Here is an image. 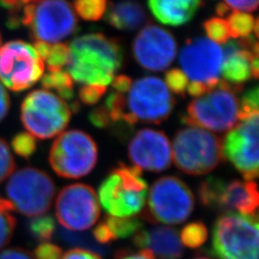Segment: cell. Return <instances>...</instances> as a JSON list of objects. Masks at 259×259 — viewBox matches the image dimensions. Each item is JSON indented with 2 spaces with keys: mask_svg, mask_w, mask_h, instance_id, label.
I'll return each mask as SVG.
<instances>
[{
  "mask_svg": "<svg viewBox=\"0 0 259 259\" xmlns=\"http://www.w3.org/2000/svg\"><path fill=\"white\" fill-rule=\"evenodd\" d=\"M258 217L227 212L214 224L211 252L218 259H258Z\"/></svg>",
  "mask_w": 259,
  "mask_h": 259,
  "instance_id": "obj_5",
  "label": "cell"
},
{
  "mask_svg": "<svg viewBox=\"0 0 259 259\" xmlns=\"http://www.w3.org/2000/svg\"><path fill=\"white\" fill-rule=\"evenodd\" d=\"M255 21L256 19L249 14L242 13L238 11L232 12L227 21L230 28L231 37L234 38L236 37L246 38L250 37V34L253 31Z\"/></svg>",
  "mask_w": 259,
  "mask_h": 259,
  "instance_id": "obj_28",
  "label": "cell"
},
{
  "mask_svg": "<svg viewBox=\"0 0 259 259\" xmlns=\"http://www.w3.org/2000/svg\"><path fill=\"white\" fill-rule=\"evenodd\" d=\"M194 205V195L185 182L178 177H162L152 185L142 217L153 224L179 225L188 219Z\"/></svg>",
  "mask_w": 259,
  "mask_h": 259,
  "instance_id": "obj_11",
  "label": "cell"
},
{
  "mask_svg": "<svg viewBox=\"0 0 259 259\" xmlns=\"http://www.w3.org/2000/svg\"><path fill=\"white\" fill-rule=\"evenodd\" d=\"M194 259H209V258H205V257H197V258Z\"/></svg>",
  "mask_w": 259,
  "mask_h": 259,
  "instance_id": "obj_47",
  "label": "cell"
},
{
  "mask_svg": "<svg viewBox=\"0 0 259 259\" xmlns=\"http://www.w3.org/2000/svg\"><path fill=\"white\" fill-rule=\"evenodd\" d=\"M10 105H11V101H10L9 94L2 85V83H0V121L3 120L8 114Z\"/></svg>",
  "mask_w": 259,
  "mask_h": 259,
  "instance_id": "obj_44",
  "label": "cell"
},
{
  "mask_svg": "<svg viewBox=\"0 0 259 259\" xmlns=\"http://www.w3.org/2000/svg\"><path fill=\"white\" fill-rule=\"evenodd\" d=\"M56 216L64 228L72 232L92 228L100 216V204L94 189L84 184L64 187L56 200Z\"/></svg>",
  "mask_w": 259,
  "mask_h": 259,
  "instance_id": "obj_14",
  "label": "cell"
},
{
  "mask_svg": "<svg viewBox=\"0 0 259 259\" xmlns=\"http://www.w3.org/2000/svg\"><path fill=\"white\" fill-rule=\"evenodd\" d=\"M106 19L112 27L121 31H133L148 22L145 10L135 0H122L111 4Z\"/></svg>",
  "mask_w": 259,
  "mask_h": 259,
  "instance_id": "obj_22",
  "label": "cell"
},
{
  "mask_svg": "<svg viewBox=\"0 0 259 259\" xmlns=\"http://www.w3.org/2000/svg\"><path fill=\"white\" fill-rule=\"evenodd\" d=\"M35 1H38V0H21L22 4H23V3H24V4H29V3H33V2H35Z\"/></svg>",
  "mask_w": 259,
  "mask_h": 259,
  "instance_id": "obj_46",
  "label": "cell"
},
{
  "mask_svg": "<svg viewBox=\"0 0 259 259\" xmlns=\"http://www.w3.org/2000/svg\"><path fill=\"white\" fill-rule=\"evenodd\" d=\"M61 259H103L99 254L82 249H72L67 250Z\"/></svg>",
  "mask_w": 259,
  "mask_h": 259,
  "instance_id": "obj_39",
  "label": "cell"
},
{
  "mask_svg": "<svg viewBox=\"0 0 259 259\" xmlns=\"http://www.w3.org/2000/svg\"><path fill=\"white\" fill-rule=\"evenodd\" d=\"M129 126L138 122L160 124L172 113L175 100L165 83L154 76L140 78L132 83L125 93Z\"/></svg>",
  "mask_w": 259,
  "mask_h": 259,
  "instance_id": "obj_9",
  "label": "cell"
},
{
  "mask_svg": "<svg viewBox=\"0 0 259 259\" xmlns=\"http://www.w3.org/2000/svg\"><path fill=\"white\" fill-rule=\"evenodd\" d=\"M202 5V0H148L149 8L154 17L170 26L187 23Z\"/></svg>",
  "mask_w": 259,
  "mask_h": 259,
  "instance_id": "obj_21",
  "label": "cell"
},
{
  "mask_svg": "<svg viewBox=\"0 0 259 259\" xmlns=\"http://www.w3.org/2000/svg\"><path fill=\"white\" fill-rule=\"evenodd\" d=\"M27 230L30 236L37 242H49L55 233V220L50 215L36 216L27 223Z\"/></svg>",
  "mask_w": 259,
  "mask_h": 259,
  "instance_id": "obj_26",
  "label": "cell"
},
{
  "mask_svg": "<svg viewBox=\"0 0 259 259\" xmlns=\"http://www.w3.org/2000/svg\"><path fill=\"white\" fill-rule=\"evenodd\" d=\"M225 45L223 76L225 81L241 85L252 77L251 64L255 58H258V42L249 37L239 41L229 40Z\"/></svg>",
  "mask_w": 259,
  "mask_h": 259,
  "instance_id": "obj_19",
  "label": "cell"
},
{
  "mask_svg": "<svg viewBox=\"0 0 259 259\" xmlns=\"http://www.w3.org/2000/svg\"><path fill=\"white\" fill-rule=\"evenodd\" d=\"M55 191L51 177L34 167H24L13 172L6 185V194L14 209L28 217L47 212Z\"/></svg>",
  "mask_w": 259,
  "mask_h": 259,
  "instance_id": "obj_8",
  "label": "cell"
},
{
  "mask_svg": "<svg viewBox=\"0 0 259 259\" xmlns=\"http://www.w3.org/2000/svg\"><path fill=\"white\" fill-rule=\"evenodd\" d=\"M12 148L20 157L29 158L37 151V141L29 133H19L12 139Z\"/></svg>",
  "mask_w": 259,
  "mask_h": 259,
  "instance_id": "obj_32",
  "label": "cell"
},
{
  "mask_svg": "<svg viewBox=\"0 0 259 259\" xmlns=\"http://www.w3.org/2000/svg\"><path fill=\"white\" fill-rule=\"evenodd\" d=\"M207 238V229L204 223L193 222L188 224L182 230L180 239L185 247L197 249L201 247Z\"/></svg>",
  "mask_w": 259,
  "mask_h": 259,
  "instance_id": "obj_29",
  "label": "cell"
},
{
  "mask_svg": "<svg viewBox=\"0 0 259 259\" xmlns=\"http://www.w3.org/2000/svg\"><path fill=\"white\" fill-rule=\"evenodd\" d=\"M20 22L31 30L36 41L58 42L74 34L78 21L72 7L65 0H38L22 9Z\"/></svg>",
  "mask_w": 259,
  "mask_h": 259,
  "instance_id": "obj_7",
  "label": "cell"
},
{
  "mask_svg": "<svg viewBox=\"0 0 259 259\" xmlns=\"http://www.w3.org/2000/svg\"><path fill=\"white\" fill-rule=\"evenodd\" d=\"M133 55L138 64L147 70H165L176 58V39L165 29L148 25L135 37Z\"/></svg>",
  "mask_w": 259,
  "mask_h": 259,
  "instance_id": "obj_17",
  "label": "cell"
},
{
  "mask_svg": "<svg viewBox=\"0 0 259 259\" xmlns=\"http://www.w3.org/2000/svg\"><path fill=\"white\" fill-rule=\"evenodd\" d=\"M13 210L9 201L0 197V250L9 244L17 227V219L11 213Z\"/></svg>",
  "mask_w": 259,
  "mask_h": 259,
  "instance_id": "obj_27",
  "label": "cell"
},
{
  "mask_svg": "<svg viewBox=\"0 0 259 259\" xmlns=\"http://www.w3.org/2000/svg\"><path fill=\"white\" fill-rule=\"evenodd\" d=\"M41 84L45 90H54L64 100H72L74 97L73 80L64 70L48 71L42 77Z\"/></svg>",
  "mask_w": 259,
  "mask_h": 259,
  "instance_id": "obj_24",
  "label": "cell"
},
{
  "mask_svg": "<svg viewBox=\"0 0 259 259\" xmlns=\"http://www.w3.org/2000/svg\"><path fill=\"white\" fill-rule=\"evenodd\" d=\"M165 84L169 91L171 90L173 93H176L177 95L185 97V92L189 83L187 77L182 70L178 68H173L169 70L165 74Z\"/></svg>",
  "mask_w": 259,
  "mask_h": 259,
  "instance_id": "obj_35",
  "label": "cell"
},
{
  "mask_svg": "<svg viewBox=\"0 0 259 259\" xmlns=\"http://www.w3.org/2000/svg\"><path fill=\"white\" fill-rule=\"evenodd\" d=\"M62 253V249L58 245L50 242H42L34 251V258L61 259Z\"/></svg>",
  "mask_w": 259,
  "mask_h": 259,
  "instance_id": "obj_38",
  "label": "cell"
},
{
  "mask_svg": "<svg viewBox=\"0 0 259 259\" xmlns=\"http://www.w3.org/2000/svg\"><path fill=\"white\" fill-rule=\"evenodd\" d=\"M115 259H156L151 251L140 250L139 252H130L127 250H120L116 253Z\"/></svg>",
  "mask_w": 259,
  "mask_h": 259,
  "instance_id": "obj_43",
  "label": "cell"
},
{
  "mask_svg": "<svg viewBox=\"0 0 259 259\" xmlns=\"http://www.w3.org/2000/svg\"><path fill=\"white\" fill-rule=\"evenodd\" d=\"M16 162L7 142L0 138V184L12 175Z\"/></svg>",
  "mask_w": 259,
  "mask_h": 259,
  "instance_id": "obj_36",
  "label": "cell"
},
{
  "mask_svg": "<svg viewBox=\"0 0 259 259\" xmlns=\"http://www.w3.org/2000/svg\"><path fill=\"white\" fill-rule=\"evenodd\" d=\"M69 59V48L65 44H57L51 46L50 52L45 60L47 62L48 71L62 70L67 65Z\"/></svg>",
  "mask_w": 259,
  "mask_h": 259,
  "instance_id": "obj_33",
  "label": "cell"
},
{
  "mask_svg": "<svg viewBox=\"0 0 259 259\" xmlns=\"http://www.w3.org/2000/svg\"><path fill=\"white\" fill-rule=\"evenodd\" d=\"M57 235L59 240L62 241L63 243L67 244L69 246H74L76 249L90 250L99 255L107 254L109 251V248L107 246L99 244L90 234H83L80 232L60 229L58 231Z\"/></svg>",
  "mask_w": 259,
  "mask_h": 259,
  "instance_id": "obj_23",
  "label": "cell"
},
{
  "mask_svg": "<svg viewBox=\"0 0 259 259\" xmlns=\"http://www.w3.org/2000/svg\"><path fill=\"white\" fill-rule=\"evenodd\" d=\"M200 202L204 206L226 212L257 215L258 191L254 181H225L209 177L199 186Z\"/></svg>",
  "mask_w": 259,
  "mask_h": 259,
  "instance_id": "obj_12",
  "label": "cell"
},
{
  "mask_svg": "<svg viewBox=\"0 0 259 259\" xmlns=\"http://www.w3.org/2000/svg\"><path fill=\"white\" fill-rule=\"evenodd\" d=\"M0 259H35L28 250L21 248H11L0 252Z\"/></svg>",
  "mask_w": 259,
  "mask_h": 259,
  "instance_id": "obj_41",
  "label": "cell"
},
{
  "mask_svg": "<svg viewBox=\"0 0 259 259\" xmlns=\"http://www.w3.org/2000/svg\"><path fill=\"white\" fill-rule=\"evenodd\" d=\"M204 29L207 37L218 44H226L232 37L228 22L222 19H207L204 22Z\"/></svg>",
  "mask_w": 259,
  "mask_h": 259,
  "instance_id": "obj_31",
  "label": "cell"
},
{
  "mask_svg": "<svg viewBox=\"0 0 259 259\" xmlns=\"http://www.w3.org/2000/svg\"><path fill=\"white\" fill-rule=\"evenodd\" d=\"M172 156L181 171L187 175L202 176L221 163L222 140L206 130L187 126L177 133Z\"/></svg>",
  "mask_w": 259,
  "mask_h": 259,
  "instance_id": "obj_4",
  "label": "cell"
},
{
  "mask_svg": "<svg viewBox=\"0 0 259 259\" xmlns=\"http://www.w3.org/2000/svg\"><path fill=\"white\" fill-rule=\"evenodd\" d=\"M0 46H1V36H0Z\"/></svg>",
  "mask_w": 259,
  "mask_h": 259,
  "instance_id": "obj_48",
  "label": "cell"
},
{
  "mask_svg": "<svg viewBox=\"0 0 259 259\" xmlns=\"http://www.w3.org/2000/svg\"><path fill=\"white\" fill-rule=\"evenodd\" d=\"M136 247L152 252L156 259H182L184 247L176 229L165 226L141 228L133 237Z\"/></svg>",
  "mask_w": 259,
  "mask_h": 259,
  "instance_id": "obj_20",
  "label": "cell"
},
{
  "mask_svg": "<svg viewBox=\"0 0 259 259\" xmlns=\"http://www.w3.org/2000/svg\"><path fill=\"white\" fill-rule=\"evenodd\" d=\"M109 231L111 232L113 240L118 238H127L131 235H134L143 228V222L140 217H114L106 216L103 220Z\"/></svg>",
  "mask_w": 259,
  "mask_h": 259,
  "instance_id": "obj_25",
  "label": "cell"
},
{
  "mask_svg": "<svg viewBox=\"0 0 259 259\" xmlns=\"http://www.w3.org/2000/svg\"><path fill=\"white\" fill-rule=\"evenodd\" d=\"M129 157L134 166L150 172H162L171 165L172 148L163 132L139 130L129 144Z\"/></svg>",
  "mask_w": 259,
  "mask_h": 259,
  "instance_id": "obj_18",
  "label": "cell"
},
{
  "mask_svg": "<svg viewBox=\"0 0 259 259\" xmlns=\"http://www.w3.org/2000/svg\"><path fill=\"white\" fill-rule=\"evenodd\" d=\"M68 74L77 83L106 85L123 63L120 42L101 33L75 37L69 46Z\"/></svg>",
  "mask_w": 259,
  "mask_h": 259,
  "instance_id": "obj_1",
  "label": "cell"
},
{
  "mask_svg": "<svg viewBox=\"0 0 259 259\" xmlns=\"http://www.w3.org/2000/svg\"><path fill=\"white\" fill-rule=\"evenodd\" d=\"M45 72V63L35 48L22 40H13L0 48V81L20 93L33 87Z\"/></svg>",
  "mask_w": 259,
  "mask_h": 259,
  "instance_id": "obj_13",
  "label": "cell"
},
{
  "mask_svg": "<svg viewBox=\"0 0 259 259\" xmlns=\"http://www.w3.org/2000/svg\"><path fill=\"white\" fill-rule=\"evenodd\" d=\"M223 62L222 48L205 37L188 40L180 53V65L187 79L209 87L219 83Z\"/></svg>",
  "mask_w": 259,
  "mask_h": 259,
  "instance_id": "obj_16",
  "label": "cell"
},
{
  "mask_svg": "<svg viewBox=\"0 0 259 259\" xmlns=\"http://www.w3.org/2000/svg\"><path fill=\"white\" fill-rule=\"evenodd\" d=\"M223 155L235 167L245 181L258 176V113L240 119L222 141Z\"/></svg>",
  "mask_w": 259,
  "mask_h": 259,
  "instance_id": "obj_15",
  "label": "cell"
},
{
  "mask_svg": "<svg viewBox=\"0 0 259 259\" xmlns=\"http://www.w3.org/2000/svg\"><path fill=\"white\" fill-rule=\"evenodd\" d=\"M258 88L254 87L245 93L239 102V116L238 120L248 117L254 113H258Z\"/></svg>",
  "mask_w": 259,
  "mask_h": 259,
  "instance_id": "obj_34",
  "label": "cell"
},
{
  "mask_svg": "<svg viewBox=\"0 0 259 259\" xmlns=\"http://www.w3.org/2000/svg\"><path fill=\"white\" fill-rule=\"evenodd\" d=\"M107 92L106 85L85 84L79 91V98L84 105H95Z\"/></svg>",
  "mask_w": 259,
  "mask_h": 259,
  "instance_id": "obj_37",
  "label": "cell"
},
{
  "mask_svg": "<svg viewBox=\"0 0 259 259\" xmlns=\"http://www.w3.org/2000/svg\"><path fill=\"white\" fill-rule=\"evenodd\" d=\"M98 158V149L93 138L80 130L62 133L56 139L49 163L58 176L80 179L93 171Z\"/></svg>",
  "mask_w": 259,
  "mask_h": 259,
  "instance_id": "obj_10",
  "label": "cell"
},
{
  "mask_svg": "<svg viewBox=\"0 0 259 259\" xmlns=\"http://www.w3.org/2000/svg\"><path fill=\"white\" fill-rule=\"evenodd\" d=\"M148 185L141 169L119 163L103 181L98 189L104 209L114 217H133L145 205Z\"/></svg>",
  "mask_w": 259,
  "mask_h": 259,
  "instance_id": "obj_3",
  "label": "cell"
},
{
  "mask_svg": "<svg viewBox=\"0 0 259 259\" xmlns=\"http://www.w3.org/2000/svg\"><path fill=\"white\" fill-rule=\"evenodd\" d=\"M229 7L233 9L252 12L257 9L258 0H225Z\"/></svg>",
  "mask_w": 259,
  "mask_h": 259,
  "instance_id": "obj_40",
  "label": "cell"
},
{
  "mask_svg": "<svg viewBox=\"0 0 259 259\" xmlns=\"http://www.w3.org/2000/svg\"><path fill=\"white\" fill-rule=\"evenodd\" d=\"M242 85L225 80L204 94L195 97L186 109L183 122L188 126L202 127L214 132H226L234 127L239 116L237 93Z\"/></svg>",
  "mask_w": 259,
  "mask_h": 259,
  "instance_id": "obj_2",
  "label": "cell"
},
{
  "mask_svg": "<svg viewBox=\"0 0 259 259\" xmlns=\"http://www.w3.org/2000/svg\"><path fill=\"white\" fill-rule=\"evenodd\" d=\"M20 118L34 138L47 139L62 133L71 118V111L65 100L47 90L29 93L20 107Z\"/></svg>",
  "mask_w": 259,
  "mask_h": 259,
  "instance_id": "obj_6",
  "label": "cell"
},
{
  "mask_svg": "<svg viewBox=\"0 0 259 259\" xmlns=\"http://www.w3.org/2000/svg\"><path fill=\"white\" fill-rule=\"evenodd\" d=\"M132 79L127 75L121 74L113 77L111 81V85H112V91H115L117 93H126L132 85Z\"/></svg>",
  "mask_w": 259,
  "mask_h": 259,
  "instance_id": "obj_42",
  "label": "cell"
},
{
  "mask_svg": "<svg viewBox=\"0 0 259 259\" xmlns=\"http://www.w3.org/2000/svg\"><path fill=\"white\" fill-rule=\"evenodd\" d=\"M229 11H230V7L225 3H219L216 7V13L220 17L227 15L229 13Z\"/></svg>",
  "mask_w": 259,
  "mask_h": 259,
  "instance_id": "obj_45",
  "label": "cell"
},
{
  "mask_svg": "<svg viewBox=\"0 0 259 259\" xmlns=\"http://www.w3.org/2000/svg\"><path fill=\"white\" fill-rule=\"evenodd\" d=\"M75 11L88 21L102 19L107 10V0H74Z\"/></svg>",
  "mask_w": 259,
  "mask_h": 259,
  "instance_id": "obj_30",
  "label": "cell"
}]
</instances>
